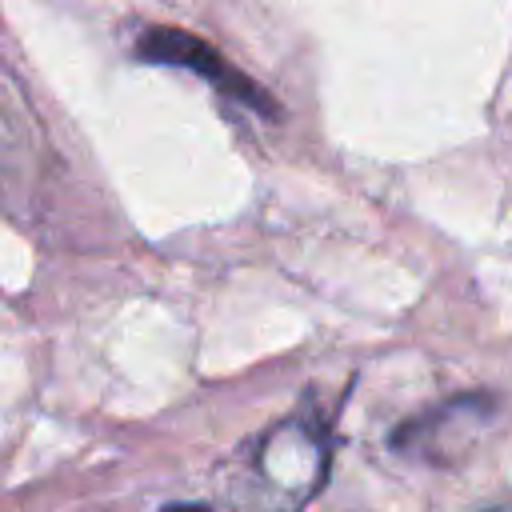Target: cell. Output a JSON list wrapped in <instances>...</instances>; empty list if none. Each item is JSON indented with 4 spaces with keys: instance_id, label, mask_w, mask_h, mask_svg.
Masks as SVG:
<instances>
[{
    "instance_id": "obj_1",
    "label": "cell",
    "mask_w": 512,
    "mask_h": 512,
    "mask_svg": "<svg viewBox=\"0 0 512 512\" xmlns=\"http://www.w3.org/2000/svg\"><path fill=\"white\" fill-rule=\"evenodd\" d=\"M140 56H148L156 64H172V68L196 72L216 92H224V96H232V100H240V104H248L256 112H268V116L276 112V104L268 100V92L256 80H248L244 72H236L212 44H204L192 32H180V28H148L140 36Z\"/></svg>"
},
{
    "instance_id": "obj_2",
    "label": "cell",
    "mask_w": 512,
    "mask_h": 512,
    "mask_svg": "<svg viewBox=\"0 0 512 512\" xmlns=\"http://www.w3.org/2000/svg\"><path fill=\"white\" fill-rule=\"evenodd\" d=\"M488 408H492V404H488L484 396H460V400H452V404H444V408H436V412H428V416H416V420L400 424L396 436H392V444H396L400 452L420 456V460L444 464V460H448V448H452V444H464V440H456V432L472 436L476 424L488 420Z\"/></svg>"
}]
</instances>
